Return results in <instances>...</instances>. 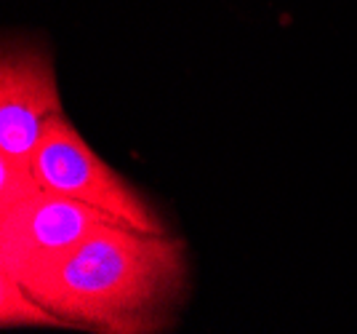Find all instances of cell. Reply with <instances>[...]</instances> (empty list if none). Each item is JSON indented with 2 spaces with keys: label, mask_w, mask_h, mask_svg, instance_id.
<instances>
[{
  "label": "cell",
  "mask_w": 357,
  "mask_h": 334,
  "mask_svg": "<svg viewBox=\"0 0 357 334\" xmlns=\"http://www.w3.org/2000/svg\"><path fill=\"white\" fill-rule=\"evenodd\" d=\"M187 273L181 238L115 222L24 289L67 326L158 332L184 303Z\"/></svg>",
  "instance_id": "obj_1"
},
{
  "label": "cell",
  "mask_w": 357,
  "mask_h": 334,
  "mask_svg": "<svg viewBox=\"0 0 357 334\" xmlns=\"http://www.w3.org/2000/svg\"><path fill=\"white\" fill-rule=\"evenodd\" d=\"M30 161L48 190L105 209L107 214L118 217L123 225L136 230L168 233L165 222L152 212V206L128 184L126 177L112 171L91 150L80 131L64 118V112L45 123L43 137Z\"/></svg>",
  "instance_id": "obj_3"
},
{
  "label": "cell",
  "mask_w": 357,
  "mask_h": 334,
  "mask_svg": "<svg viewBox=\"0 0 357 334\" xmlns=\"http://www.w3.org/2000/svg\"><path fill=\"white\" fill-rule=\"evenodd\" d=\"M120 222L86 201L40 187L30 198L0 209V270L30 284L59 268L96 230Z\"/></svg>",
  "instance_id": "obj_2"
},
{
  "label": "cell",
  "mask_w": 357,
  "mask_h": 334,
  "mask_svg": "<svg viewBox=\"0 0 357 334\" xmlns=\"http://www.w3.org/2000/svg\"><path fill=\"white\" fill-rule=\"evenodd\" d=\"M0 324L3 326H67L40 305L22 281L0 270Z\"/></svg>",
  "instance_id": "obj_5"
},
{
  "label": "cell",
  "mask_w": 357,
  "mask_h": 334,
  "mask_svg": "<svg viewBox=\"0 0 357 334\" xmlns=\"http://www.w3.org/2000/svg\"><path fill=\"white\" fill-rule=\"evenodd\" d=\"M56 70L38 46H6L0 59V152L30 161L45 123L61 115Z\"/></svg>",
  "instance_id": "obj_4"
},
{
  "label": "cell",
  "mask_w": 357,
  "mask_h": 334,
  "mask_svg": "<svg viewBox=\"0 0 357 334\" xmlns=\"http://www.w3.org/2000/svg\"><path fill=\"white\" fill-rule=\"evenodd\" d=\"M40 187L43 182L35 174L32 161H22L8 152H0V209L30 198Z\"/></svg>",
  "instance_id": "obj_6"
}]
</instances>
